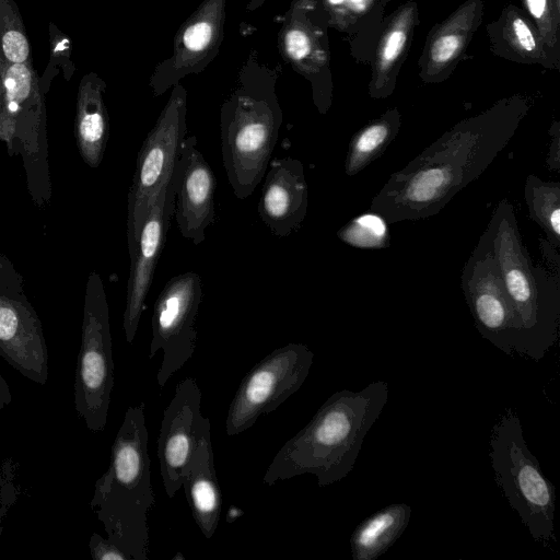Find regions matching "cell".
<instances>
[{
    "instance_id": "cell-1",
    "label": "cell",
    "mask_w": 560,
    "mask_h": 560,
    "mask_svg": "<svg viewBox=\"0 0 560 560\" xmlns=\"http://www.w3.org/2000/svg\"><path fill=\"white\" fill-rule=\"evenodd\" d=\"M516 127L517 116L510 115L457 125L394 172L372 199L370 211L388 224L438 214L490 166Z\"/></svg>"
},
{
    "instance_id": "cell-2",
    "label": "cell",
    "mask_w": 560,
    "mask_h": 560,
    "mask_svg": "<svg viewBox=\"0 0 560 560\" xmlns=\"http://www.w3.org/2000/svg\"><path fill=\"white\" fill-rule=\"evenodd\" d=\"M388 399V383L376 381L359 392L334 393L311 421L277 452L262 483L311 474L319 487L340 481L355 464L363 441Z\"/></svg>"
},
{
    "instance_id": "cell-3",
    "label": "cell",
    "mask_w": 560,
    "mask_h": 560,
    "mask_svg": "<svg viewBox=\"0 0 560 560\" xmlns=\"http://www.w3.org/2000/svg\"><path fill=\"white\" fill-rule=\"evenodd\" d=\"M148 439L145 404L129 406L112 445L109 466L96 480L90 502L107 538L129 560L148 559V516L155 503Z\"/></svg>"
},
{
    "instance_id": "cell-4",
    "label": "cell",
    "mask_w": 560,
    "mask_h": 560,
    "mask_svg": "<svg viewBox=\"0 0 560 560\" xmlns=\"http://www.w3.org/2000/svg\"><path fill=\"white\" fill-rule=\"evenodd\" d=\"M278 70L253 54L220 110L223 166L233 194L249 197L262 180L283 121L276 88Z\"/></svg>"
},
{
    "instance_id": "cell-5",
    "label": "cell",
    "mask_w": 560,
    "mask_h": 560,
    "mask_svg": "<svg viewBox=\"0 0 560 560\" xmlns=\"http://www.w3.org/2000/svg\"><path fill=\"white\" fill-rule=\"evenodd\" d=\"M486 229L516 318L517 354L539 361L559 337L560 277L532 260L508 199L499 201Z\"/></svg>"
},
{
    "instance_id": "cell-6",
    "label": "cell",
    "mask_w": 560,
    "mask_h": 560,
    "mask_svg": "<svg viewBox=\"0 0 560 560\" xmlns=\"http://www.w3.org/2000/svg\"><path fill=\"white\" fill-rule=\"evenodd\" d=\"M489 457L495 481L536 542L555 539V486L529 451L517 413L508 409L493 425Z\"/></svg>"
},
{
    "instance_id": "cell-7",
    "label": "cell",
    "mask_w": 560,
    "mask_h": 560,
    "mask_svg": "<svg viewBox=\"0 0 560 560\" xmlns=\"http://www.w3.org/2000/svg\"><path fill=\"white\" fill-rule=\"evenodd\" d=\"M114 387L109 306L101 275L91 271L84 294L81 343L74 376V407L90 431L107 423Z\"/></svg>"
},
{
    "instance_id": "cell-8",
    "label": "cell",
    "mask_w": 560,
    "mask_h": 560,
    "mask_svg": "<svg viewBox=\"0 0 560 560\" xmlns=\"http://www.w3.org/2000/svg\"><path fill=\"white\" fill-rule=\"evenodd\" d=\"M187 92L178 83L147 135L136 160L127 198V238L131 254L161 189L170 182L187 133Z\"/></svg>"
},
{
    "instance_id": "cell-9",
    "label": "cell",
    "mask_w": 560,
    "mask_h": 560,
    "mask_svg": "<svg viewBox=\"0 0 560 560\" xmlns=\"http://www.w3.org/2000/svg\"><path fill=\"white\" fill-rule=\"evenodd\" d=\"M314 360L303 343L289 342L272 350L243 377L228 410L225 432L237 435L259 417L275 411L305 382Z\"/></svg>"
},
{
    "instance_id": "cell-10",
    "label": "cell",
    "mask_w": 560,
    "mask_h": 560,
    "mask_svg": "<svg viewBox=\"0 0 560 560\" xmlns=\"http://www.w3.org/2000/svg\"><path fill=\"white\" fill-rule=\"evenodd\" d=\"M202 298L201 279L187 271L171 278L153 308L149 359L162 351L156 373L160 387L191 359L197 346L196 319Z\"/></svg>"
},
{
    "instance_id": "cell-11",
    "label": "cell",
    "mask_w": 560,
    "mask_h": 560,
    "mask_svg": "<svg viewBox=\"0 0 560 560\" xmlns=\"http://www.w3.org/2000/svg\"><path fill=\"white\" fill-rule=\"evenodd\" d=\"M0 355L24 377L46 384L48 351L42 322L24 291L21 275L1 252Z\"/></svg>"
},
{
    "instance_id": "cell-12",
    "label": "cell",
    "mask_w": 560,
    "mask_h": 560,
    "mask_svg": "<svg viewBox=\"0 0 560 560\" xmlns=\"http://www.w3.org/2000/svg\"><path fill=\"white\" fill-rule=\"evenodd\" d=\"M460 280L480 335L506 354L518 353L516 318L487 229L464 264Z\"/></svg>"
},
{
    "instance_id": "cell-13",
    "label": "cell",
    "mask_w": 560,
    "mask_h": 560,
    "mask_svg": "<svg viewBox=\"0 0 560 560\" xmlns=\"http://www.w3.org/2000/svg\"><path fill=\"white\" fill-rule=\"evenodd\" d=\"M226 0H203L179 26L168 58L149 80L154 96L164 94L190 74L200 73L218 56L224 38Z\"/></svg>"
},
{
    "instance_id": "cell-14",
    "label": "cell",
    "mask_w": 560,
    "mask_h": 560,
    "mask_svg": "<svg viewBox=\"0 0 560 560\" xmlns=\"http://www.w3.org/2000/svg\"><path fill=\"white\" fill-rule=\"evenodd\" d=\"M210 431L201 413V390L196 378L180 381L163 411L158 438V458L164 490L174 498L183 485V472L202 436Z\"/></svg>"
},
{
    "instance_id": "cell-15",
    "label": "cell",
    "mask_w": 560,
    "mask_h": 560,
    "mask_svg": "<svg viewBox=\"0 0 560 560\" xmlns=\"http://www.w3.org/2000/svg\"><path fill=\"white\" fill-rule=\"evenodd\" d=\"M177 177L178 162L170 182L161 189L150 209L135 250L129 254L130 272L122 315V328L129 343L136 337L155 267L165 244L171 219L174 215Z\"/></svg>"
},
{
    "instance_id": "cell-16",
    "label": "cell",
    "mask_w": 560,
    "mask_h": 560,
    "mask_svg": "<svg viewBox=\"0 0 560 560\" xmlns=\"http://www.w3.org/2000/svg\"><path fill=\"white\" fill-rule=\"evenodd\" d=\"M215 176L197 148L195 136L186 137L178 160L174 217L183 237L195 245L206 240L215 219Z\"/></svg>"
},
{
    "instance_id": "cell-17",
    "label": "cell",
    "mask_w": 560,
    "mask_h": 560,
    "mask_svg": "<svg viewBox=\"0 0 560 560\" xmlns=\"http://www.w3.org/2000/svg\"><path fill=\"white\" fill-rule=\"evenodd\" d=\"M258 214L270 232L285 237L303 224L308 207V188L300 160H270L264 176Z\"/></svg>"
},
{
    "instance_id": "cell-18",
    "label": "cell",
    "mask_w": 560,
    "mask_h": 560,
    "mask_svg": "<svg viewBox=\"0 0 560 560\" xmlns=\"http://www.w3.org/2000/svg\"><path fill=\"white\" fill-rule=\"evenodd\" d=\"M182 486L197 526L210 539L217 530L222 510L210 431L194 451L183 472Z\"/></svg>"
},
{
    "instance_id": "cell-19",
    "label": "cell",
    "mask_w": 560,
    "mask_h": 560,
    "mask_svg": "<svg viewBox=\"0 0 560 560\" xmlns=\"http://www.w3.org/2000/svg\"><path fill=\"white\" fill-rule=\"evenodd\" d=\"M410 517V505L394 503L363 520L350 538L352 559H377L402 535Z\"/></svg>"
},
{
    "instance_id": "cell-20",
    "label": "cell",
    "mask_w": 560,
    "mask_h": 560,
    "mask_svg": "<svg viewBox=\"0 0 560 560\" xmlns=\"http://www.w3.org/2000/svg\"><path fill=\"white\" fill-rule=\"evenodd\" d=\"M75 142L83 162L97 168L106 150L109 127L101 84H88L80 93L75 117Z\"/></svg>"
},
{
    "instance_id": "cell-21",
    "label": "cell",
    "mask_w": 560,
    "mask_h": 560,
    "mask_svg": "<svg viewBox=\"0 0 560 560\" xmlns=\"http://www.w3.org/2000/svg\"><path fill=\"white\" fill-rule=\"evenodd\" d=\"M399 129L396 117L370 122L350 140L345 161V173L354 176L378 159L394 141Z\"/></svg>"
},
{
    "instance_id": "cell-22",
    "label": "cell",
    "mask_w": 560,
    "mask_h": 560,
    "mask_svg": "<svg viewBox=\"0 0 560 560\" xmlns=\"http://www.w3.org/2000/svg\"><path fill=\"white\" fill-rule=\"evenodd\" d=\"M524 200L529 217L542 229L546 240L560 247V183L545 180L535 174L527 176Z\"/></svg>"
},
{
    "instance_id": "cell-23",
    "label": "cell",
    "mask_w": 560,
    "mask_h": 560,
    "mask_svg": "<svg viewBox=\"0 0 560 560\" xmlns=\"http://www.w3.org/2000/svg\"><path fill=\"white\" fill-rule=\"evenodd\" d=\"M388 223L378 213L360 214L340 228L338 238L353 247L383 249L389 246Z\"/></svg>"
},
{
    "instance_id": "cell-24",
    "label": "cell",
    "mask_w": 560,
    "mask_h": 560,
    "mask_svg": "<svg viewBox=\"0 0 560 560\" xmlns=\"http://www.w3.org/2000/svg\"><path fill=\"white\" fill-rule=\"evenodd\" d=\"M15 465L12 459L0 462V537L3 521L19 499V487L15 482Z\"/></svg>"
},
{
    "instance_id": "cell-25",
    "label": "cell",
    "mask_w": 560,
    "mask_h": 560,
    "mask_svg": "<svg viewBox=\"0 0 560 560\" xmlns=\"http://www.w3.org/2000/svg\"><path fill=\"white\" fill-rule=\"evenodd\" d=\"M2 50L9 61L23 63L30 51L27 39L18 31H9L2 38Z\"/></svg>"
},
{
    "instance_id": "cell-26",
    "label": "cell",
    "mask_w": 560,
    "mask_h": 560,
    "mask_svg": "<svg viewBox=\"0 0 560 560\" xmlns=\"http://www.w3.org/2000/svg\"><path fill=\"white\" fill-rule=\"evenodd\" d=\"M89 548L94 560H129V557L113 541L97 533L92 534Z\"/></svg>"
},
{
    "instance_id": "cell-27",
    "label": "cell",
    "mask_w": 560,
    "mask_h": 560,
    "mask_svg": "<svg viewBox=\"0 0 560 560\" xmlns=\"http://www.w3.org/2000/svg\"><path fill=\"white\" fill-rule=\"evenodd\" d=\"M458 47L459 38L456 35L450 34L441 36L432 47V59L436 62H445L455 55Z\"/></svg>"
},
{
    "instance_id": "cell-28",
    "label": "cell",
    "mask_w": 560,
    "mask_h": 560,
    "mask_svg": "<svg viewBox=\"0 0 560 560\" xmlns=\"http://www.w3.org/2000/svg\"><path fill=\"white\" fill-rule=\"evenodd\" d=\"M405 33L402 31L396 30L390 33L383 50V59L385 61H392L400 54L405 44Z\"/></svg>"
},
{
    "instance_id": "cell-29",
    "label": "cell",
    "mask_w": 560,
    "mask_h": 560,
    "mask_svg": "<svg viewBox=\"0 0 560 560\" xmlns=\"http://www.w3.org/2000/svg\"><path fill=\"white\" fill-rule=\"evenodd\" d=\"M513 28L520 45L527 51L534 50L535 39L526 23L522 19L516 18L513 21Z\"/></svg>"
},
{
    "instance_id": "cell-30",
    "label": "cell",
    "mask_w": 560,
    "mask_h": 560,
    "mask_svg": "<svg viewBox=\"0 0 560 560\" xmlns=\"http://www.w3.org/2000/svg\"><path fill=\"white\" fill-rule=\"evenodd\" d=\"M541 253L549 264V270L553 269V273L560 277V256L558 253L559 248L552 246L547 240L540 241Z\"/></svg>"
},
{
    "instance_id": "cell-31",
    "label": "cell",
    "mask_w": 560,
    "mask_h": 560,
    "mask_svg": "<svg viewBox=\"0 0 560 560\" xmlns=\"http://www.w3.org/2000/svg\"><path fill=\"white\" fill-rule=\"evenodd\" d=\"M547 164L550 170L559 172L560 170V139L559 132L555 135L550 142V148L547 158Z\"/></svg>"
},
{
    "instance_id": "cell-32",
    "label": "cell",
    "mask_w": 560,
    "mask_h": 560,
    "mask_svg": "<svg viewBox=\"0 0 560 560\" xmlns=\"http://www.w3.org/2000/svg\"><path fill=\"white\" fill-rule=\"evenodd\" d=\"M527 5L535 18H540L545 12L546 0H527Z\"/></svg>"
},
{
    "instance_id": "cell-33",
    "label": "cell",
    "mask_w": 560,
    "mask_h": 560,
    "mask_svg": "<svg viewBox=\"0 0 560 560\" xmlns=\"http://www.w3.org/2000/svg\"><path fill=\"white\" fill-rule=\"evenodd\" d=\"M11 400L9 388L0 375V409Z\"/></svg>"
},
{
    "instance_id": "cell-34",
    "label": "cell",
    "mask_w": 560,
    "mask_h": 560,
    "mask_svg": "<svg viewBox=\"0 0 560 560\" xmlns=\"http://www.w3.org/2000/svg\"><path fill=\"white\" fill-rule=\"evenodd\" d=\"M265 1L266 0H249L246 5V9L248 11H255V10L259 9L265 3Z\"/></svg>"
},
{
    "instance_id": "cell-35",
    "label": "cell",
    "mask_w": 560,
    "mask_h": 560,
    "mask_svg": "<svg viewBox=\"0 0 560 560\" xmlns=\"http://www.w3.org/2000/svg\"><path fill=\"white\" fill-rule=\"evenodd\" d=\"M328 1L331 4L337 5V4H340L343 0H328Z\"/></svg>"
},
{
    "instance_id": "cell-36",
    "label": "cell",
    "mask_w": 560,
    "mask_h": 560,
    "mask_svg": "<svg viewBox=\"0 0 560 560\" xmlns=\"http://www.w3.org/2000/svg\"><path fill=\"white\" fill-rule=\"evenodd\" d=\"M352 2H360L361 0H351Z\"/></svg>"
}]
</instances>
